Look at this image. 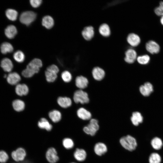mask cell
<instances>
[{"label":"cell","mask_w":163,"mask_h":163,"mask_svg":"<svg viewBox=\"0 0 163 163\" xmlns=\"http://www.w3.org/2000/svg\"><path fill=\"white\" fill-rule=\"evenodd\" d=\"M5 14L8 19L14 21L16 20L18 16V13L14 9H8L5 11Z\"/></svg>","instance_id":"cell-31"},{"label":"cell","mask_w":163,"mask_h":163,"mask_svg":"<svg viewBox=\"0 0 163 163\" xmlns=\"http://www.w3.org/2000/svg\"><path fill=\"white\" fill-rule=\"evenodd\" d=\"M77 115L80 119L87 120L90 119L91 117V115L90 112L84 108H80L77 111Z\"/></svg>","instance_id":"cell-22"},{"label":"cell","mask_w":163,"mask_h":163,"mask_svg":"<svg viewBox=\"0 0 163 163\" xmlns=\"http://www.w3.org/2000/svg\"><path fill=\"white\" fill-rule=\"evenodd\" d=\"M46 157L48 161L50 163H56L59 159L57 152L56 149L53 147L49 148L47 150Z\"/></svg>","instance_id":"cell-7"},{"label":"cell","mask_w":163,"mask_h":163,"mask_svg":"<svg viewBox=\"0 0 163 163\" xmlns=\"http://www.w3.org/2000/svg\"><path fill=\"white\" fill-rule=\"evenodd\" d=\"M17 33V30L16 27L13 25H10L8 26L5 30V34L6 37L8 38H13Z\"/></svg>","instance_id":"cell-17"},{"label":"cell","mask_w":163,"mask_h":163,"mask_svg":"<svg viewBox=\"0 0 163 163\" xmlns=\"http://www.w3.org/2000/svg\"><path fill=\"white\" fill-rule=\"evenodd\" d=\"M42 25L48 29L53 27L54 24V21L50 16L46 15L43 17L42 20Z\"/></svg>","instance_id":"cell-27"},{"label":"cell","mask_w":163,"mask_h":163,"mask_svg":"<svg viewBox=\"0 0 163 163\" xmlns=\"http://www.w3.org/2000/svg\"><path fill=\"white\" fill-rule=\"evenodd\" d=\"M155 14L158 16H163V2L161 1L159 3V6L156 7L155 10Z\"/></svg>","instance_id":"cell-39"},{"label":"cell","mask_w":163,"mask_h":163,"mask_svg":"<svg viewBox=\"0 0 163 163\" xmlns=\"http://www.w3.org/2000/svg\"><path fill=\"white\" fill-rule=\"evenodd\" d=\"M153 86L149 82L145 83L139 88V91L144 96H148L153 92Z\"/></svg>","instance_id":"cell-10"},{"label":"cell","mask_w":163,"mask_h":163,"mask_svg":"<svg viewBox=\"0 0 163 163\" xmlns=\"http://www.w3.org/2000/svg\"><path fill=\"white\" fill-rule=\"evenodd\" d=\"M8 158L9 156L6 152L4 150L0 151V163H5Z\"/></svg>","instance_id":"cell-38"},{"label":"cell","mask_w":163,"mask_h":163,"mask_svg":"<svg viewBox=\"0 0 163 163\" xmlns=\"http://www.w3.org/2000/svg\"><path fill=\"white\" fill-rule=\"evenodd\" d=\"M86 153L83 149H77L74 154V156L75 158L77 161H84L86 157Z\"/></svg>","instance_id":"cell-24"},{"label":"cell","mask_w":163,"mask_h":163,"mask_svg":"<svg viewBox=\"0 0 163 163\" xmlns=\"http://www.w3.org/2000/svg\"><path fill=\"white\" fill-rule=\"evenodd\" d=\"M88 79L82 76H77L75 80L76 86L80 89L86 88L88 85Z\"/></svg>","instance_id":"cell-16"},{"label":"cell","mask_w":163,"mask_h":163,"mask_svg":"<svg viewBox=\"0 0 163 163\" xmlns=\"http://www.w3.org/2000/svg\"><path fill=\"white\" fill-rule=\"evenodd\" d=\"M150 144L153 149L155 151H158L162 148L163 146V142L160 138L155 137L151 139Z\"/></svg>","instance_id":"cell-15"},{"label":"cell","mask_w":163,"mask_h":163,"mask_svg":"<svg viewBox=\"0 0 163 163\" xmlns=\"http://www.w3.org/2000/svg\"><path fill=\"white\" fill-rule=\"evenodd\" d=\"M14 59L17 62H22L24 60L25 56L23 53L20 50H18L13 54Z\"/></svg>","instance_id":"cell-33"},{"label":"cell","mask_w":163,"mask_h":163,"mask_svg":"<svg viewBox=\"0 0 163 163\" xmlns=\"http://www.w3.org/2000/svg\"><path fill=\"white\" fill-rule=\"evenodd\" d=\"M46 70L57 74L59 72V69L56 65L53 64L47 67Z\"/></svg>","instance_id":"cell-40"},{"label":"cell","mask_w":163,"mask_h":163,"mask_svg":"<svg viewBox=\"0 0 163 163\" xmlns=\"http://www.w3.org/2000/svg\"><path fill=\"white\" fill-rule=\"evenodd\" d=\"M11 163H31L30 161L28 160H26L23 161H22L21 162H12Z\"/></svg>","instance_id":"cell-42"},{"label":"cell","mask_w":163,"mask_h":163,"mask_svg":"<svg viewBox=\"0 0 163 163\" xmlns=\"http://www.w3.org/2000/svg\"><path fill=\"white\" fill-rule=\"evenodd\" d=\"M125 61L129 63H133L137 58V53L133 49H130L125 52Z\"/></svg>","instance_id":"cell-11"},{"label":"cell","mask_w":163,"mask_h":163,"mask_svg":"<svg viewBox=\"0 0 163 163\" xmlns=\"http://www.w3.org/2000/svg\"><path fill=\"white\" fill-rule=\"evenodd\" d=\"M120 142L124 148L130 151L135 150L137 146L136 139L130 135L122 137L120 139Z\"/></svg>","instance_id":"cell-2"},{"label":"cell","mask_w":163,"mask_h":163,"mask_svg":"<svg viewBox=\"0 0 163 163\" xmlns=\"http://www.w3.org/2000/svg\"><path fill=\"white\" fill-rule=\"evenodd\" d=\"M38 126L41 129H44L48 131L51 130L52 128V125L45 118L40 119L38 122Z\"/></svg>","instance_id":"cell-25"},{"label":"cell","mask_w":163,"mask_h":163,"mask_svg":"<svg viewBox=\"0 0 163 163\" xmlns=\"http://www.w3.org/2000/svg\"><path fill=\"white\" fill-rule=\"evenodd\" d=\"M14 50L12 45L7 42L2 43L0 46V50L2 53L5 54L8 53L12 52Z\"/></svg>","instance_id":"cell-29"},{"label":"cell","mask_w":163,"mask_h":163,"mask_svg":"<svg viewBox=\"0 0 163 163\" xmlns=\"http://www.w3.org/2000/svg\"><path fill=\"white\" fill-rule=\"evenodd\" d=\"M29 91L27 86L24 84H18L16 85L15 91L18 96H21L27 95Z\"/></svg>","instance_id":"cell-12"},{"label":"cell","mask_w":163,"mask_h":163,"mask_svg":"<svg viewBox=\"0 0 163 163\" xmlns=\"http://www.w3.org/2000/svg\"><path fill=\"white\" fill-rule=\"evenodd\" d=\"M160 22L161 24L163 25V16H161L160 19Z\"/></svg>","instance_id":"cell-43"},{"label":"cell","mask_w":163,"mask_h":163,"mask_svg":"<svg viewBox=\"0 0 163 163\" xmlns=\"http://www.w3.org/2000/svg\"><path fill=\"white\" fill-rule=\"evenodd\" d=\"M131 120L133 124L137 126L142 122L143 117L140 113L138 112H135L132 114Z\"/></svg>","instance_id":"cell-23"},{"label":"cell","mask_w":163,"mask_h":163,"mask_svg":"<svg viewBox=\"0 0 163 163\" xmlns=\"http://www.w3.org/2000/svg\"><path fill=\"white\" fill-rule=\"evenodd\" d=\"M98 121L94 119L90 120L89 124L83 128L84 132L86 134L91 136L95 135L99 129Z\"/></svg>","instance_id":"cell-5"},{"label":"cell","mask_w":163,"mask_h":163,"mask_svg":"<svg viewBox=\"0 0 163 163\" xmlns=\"http://www.w3.org/2000/svg\"><path fill=\"white\" fill-rule=\"evenodd\" d=\"M6 78L7 82L12 85H16L21 80L20 76L16 72L9 73L7 75Z\"/></svg>","instance_id":"cell-9"},{"label":"cell","mask_w":163,"mask_h":163,"mask_svg":"<svg viewBox=\"0 0 163 163\" xmlns=\"http://www.w3.org/2000/svg\"><path fill=\"white\" fill-rule=\"evenodd\" d=\"M13 109L17 112L23 111L25 108V104L24 102L20 99H16L14 100L12 103Z\"/></svg>","instance_id":"cell-28"},{"label":"cell","mask_w":163,"mask_h":163,"mask_svg":"<svg viewBox=\"0 0 163 163\" xmlns=\"http://www.w3.org/2000/svg\"><path fill=\"white\" fill-rule=\"evenodd\" d=\"M58 105L63 108H67L70 106L72 104L71 99L67 97H59L57 99Z\"/></svg>","instance_id":"cell-18"},{"label":"cell","mask_w":163,"mask_h":163,"mask_svg":"<svg viewBox=\"0 0 163 163\" xmlns=\"http://www.w3.org/2000/svg\"><path fill=\"white\" fill-rule=\"evenodd\" d=\"M42 3V1L41 0H31L30 1L31 5L35 8L39 7Z\"/></svg>","instance_id":"cell-41"},{"label":"cell","mask_w":163,"mask_h":163,"mask_svg":"<svg viewBox=\"0 0 163 163\" xmlns=\"http://www.w3.org/2000/svg\"><path fill=\"white\" fill-rule=\"evenodd\" d=\"M7 75L6 74H5L4 75V77L5 78H7Z\"/></svg>","instance_id":"cell-44"},{"label":"cell","mask_w":163,"mask_h":163,"mask_svg":"<svg viewBox=\"0 0 163 163\" xmlns=\"http://www.w3.org/2000/svg\"><path fill=\"white\" fill-rule=\"evenodd\" d=\"M73 98L74 102L76 103H80L84 104L87 103L89 101L87 93L81 89L75 92Z\"/></svg>","instance_id":"cell-4"},{"label":"cell","mask_w":163,"mask_h":163,"mask_svg":"<svg viewBox=\"0 0 163 163\" xmlns=\"http://www.w3.org/2000/svg\"><path fill=\"white\" fill-rule=\"evenodd\" d=\"M36 17V14L34 12L27 11L21 14L20 16L19 20L22 24L28 26L35 20Z\"/></svg>","instance_id":"cell-3"},{"label":"cell","mask_w":163,"mask_h":163,"mask_svg":"<svg viewBox=\"0 0 163 163\" xmlns=\"http://www.w3.org/2000/svg\"><path fill=\"white\" fill-rule=\"evenodd\" d=\"M128 43L133 46H137L140 43V39L137 34L131 33L129 34L127 38Z\"/></svg>","instance_id":"cell-14"},{"label":"cell","mask_w":163,"mask_h":163,"mask_svg":"<svg viewBox=\"0 0 163 163\" xmlns=\"http://www.w3.org/2000/svg\"><path fill=\"white\" fill-rule=\"evenodd\" d=\"M94 150L95 153L97 155L101 156L107 152V148L104 143L99 142L95 145Z\"/></svg>","instance_id":"cell-20"},{"label":"cell","mask_w":163,"mask_h":163,"mask_svg":"<svg viewBox=\"0 0 163 163\" xmlns=\"http://www.w3.org/2000/svg\"><path fill=\"white\" fill-rule=\"evenodd\" d=\"M82 34L85 40H90L93 37L94 34L93 27L91 26L85 27L82 32Z\"/></svg>","instance_id":"cell-21"},{"label":"cell","mask_w":163,"mask_h":163,"mask_svg":"<svg viewBox=\"0 0 163 163\" xmlns=\"http://www.w3.org/2000/svg\"><path fill=\"white\" fill-rule=\"evenodd\" d=\"M92 74L95 79L97 81H100L104 77L105 73L102 69L99 67H96L93 69Z\"/></svg>","instance_id":"cell-19"},{"label":"cell","mask_w":163,"mask_h":163,"mask_svg":"<svg viewBox=\"0 0 163 163\" xmlns=\"http://www.w3.org/2000/svg\"><path fill=\"white\" fill-rule=\"evenodd\" d=\"M150 58L147 55L139 56L137 58V60L139 64L142 65H146L149 62Z\"/></svg>","instance_id":"cell-35"},{"label":"cell","mask_w":163,"mask_h":163,"mask_svg":"<svg viewBox=\"0 0 163 163\" xmlns=\"http://www.w3.org/2000/svg\"><path fill=\"white\" fill-rule=\"evenodd\" d=\"M75 163L72 162V163Z\"/></svg>","instance_id":"cell-45"},{"label":"cell","mask_w":163,"mask_h":163,"mask_svg":"<svg viewBox=\"0 0 163 163\" xmlns=\"http://www.w3.org/2000/svg\"><path fill=\"white\" fill-rule=\"evenodd\" d=\"M45 76L46 81L49 82H52L56 79L57 74L46 70L45 72Z\"/></svg>","instance_id":"cell-34"},{"label":"cell","mask_w":163,"mask_h":163,"mask_svg":"<svg viewBox=\"0 0 163 163\" xmlns=\"http://www.w3.org/2000/svg\"><path fill=\"white\" fill-rule=\"evenodd\" d=\"M48 116L52 121L54 123L59 122L61 119L62 114L60 112L57 110H53L49 113Z\"/></svg>","instance_id":"cell-26"},{"label":"cell","mask_w":163,"mask_h":163,"mask_svg":"<svg viewBox=\"0 0 163 163\" xmlns=\"http://www.w3.org/2000/svg\"><path fill=\"white\" fill-rule=\"evenodd\" d=\"M62 144L64 147L67 149H70L73 147L74 143L72 140L69 138H65L62 141Z\"/></svg>","instance_id":"cell-37"},{"label":"cell","mask_w":163,"mask_h":163,"mask_svg":"<svg viewBox=\"0 0 163 163\" xmlns=\"http://www.w3.org/2000/svg\"><path fill=\"white\" fill-rule=\"evenodd\" d=\"M61 76L62 80L65 82H69L72 79V75L70 72L66 70L63 72Z\"/></svg>","instance_id":"cell-36"},{"label":"cell","mask_w":163,"mask_h":163,"mask_svg":"<svg viewBox=\"0 0 163 163\" xmlns=\"http://www.w3.org/2000/svg\"><path fill=\"white\" fill-rule=\"evenodd\" d=\"M0 66L3 70L7 72L11 71L13 68V65L11 61L7 58H5L2 59Z\"/></svg>","instance_id":"cell-13"},{"label":"cell","mask_w":163,"mask_h":163,"mask_svg":"<svg viewBox=\"0 0 163 163\" xmlns=\"http://www.w3.org/2000/svg\"><path fill=\"white\" fill-rule=\"evenodd\" d=\"M145 48L147 50L152 54H156L159 53L160 50L159 45L155 42L150 40L146 44Z\"/></svg>","instance_id":"cell-8"},{"label":"cell","mask_w":163,"mask_h":163,"mask_svg":"<svg viewBox=\"0 0 163 163\" xmlns=\"http://www.w3.org/2000/svg\"><path fill=\"white\" fill-rule=\"evenodd\" d=\"M26 154L25 150L23 148L20 147L12 152L11 156L14 161L18 162L24 160Z\"/></svg>","instance_id":"cell-6"},{"label":"cell","mask_w":163,"mask_h":163,"mask_svg":"<svg viewBox=\"0 0 163 163\" xmlns=\"http://www.w3.org/2000/svg\"><path fill=\"white\" fill-rule=\"evenodd\" d=\"M40 59L35 58L32 60L27 65L26 68L22 72V75L26 78H30L35 74L38 73L40 68L42 66Z\"/></svg>","instance_id":"cell-1"},{"label":"cell","mask_w":163,"mask_h":163,"mask_svg":"<svg viewBox=\"0 0 163 163\" xmlns=\"http://www.w3.org/2000/svg\"><path fill=\"white\" fill-rule=\"evenodd\" d=\"M148 161L149 163H161V157L158 153L153 152L150 155Z\"/></svg>","instance_id":"cell-30"},{"label":"cell","mask_w":163,"mask_h":163,"mask_svg":"<svg viewBox=\"0 0 163 163\" xmlns=\"http://www.w3.org/2000/svg\"><path fill=\"white\" fill-rule=\"evenodd\" d=\"M99 31L100 34L104 37H108L110 34V27L106 24H101L99 27Z\"/></svg>","instance_id":"cell-32"}]
</instances>
